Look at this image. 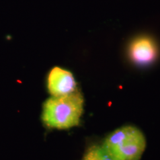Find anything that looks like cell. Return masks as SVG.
Wrapping results in <instances>:
<instances>
[{
    "label": "cell",
    "instance_id": "6da1fadb",
    "mask_svg": "<svg viewBox=\"0 0 160 160\" xmlns=\"http://www.w3.org/2000/svg\"><path fill=\"white\" fill-rule=\"evenodd\" d=\"M84 99L78 91L62 96H52L44 104L42 120L46 126L66 129L80 123Z\"/></svg>",
    "mask_w": 160,
    "mask_h": 160
},
{
    "label": "cell",
    "instance_id": "7a4b0ae2",
    "mask_svg": "<svg viewBox=\"0 0 160 160\" xmlns=\"http://www.w3.org/2000/svg\"><path fill=\"white\" fill-rule=\"evenodd\" d=\"M103 147L117 160H139L145 151L146 141L137 128L123 126L112 132Z\"/></svg>",
    "mask_w": 160,
    "mask_h": 160
},
{
    "label": "cell",
    "instance_id": "3957f363",
    "mask_svg": "<svg viewBox=\"0 0 160 160\" xmlns=\"http://www.w3.org/2000/svg\"><path fill=\"white\" fill-rule=\"evenodd\" d=\"M127 54L133 64L147 67L154 63L157 59L159 48L154 38L148 35H141L133 38L129 43Z\"/></svg>",
    "mask_w": 160,
    "mask_h": 160
},
{
    "label": "cell",
    "instance_id": "277c9868",
    "mask_svg": "<svg viewBox=\"0 0 160 160\" xmlns=\"http://www.w3.org/2000/svg\"><path fill=\"white\" fill-rule=\"evenodd\" d=\"M48 88L52 96H66L76 91V82L68 71L55 67L48 75Z\"/></svg>",
    "mask_w": 160,
    "mask_h": 160
},
{
    "label": "cell",
    "instance_id": "5b68a950",
    "mask_svg": "<svg viewBox=\"0 0 160 160\" xmlns=\"http://www.w3.org/2000/svg\"><path fill=\"white\" fill-rule=\"evenodd\" d=\"M83 160H118L103 146H93L87 152Z\"/></svg>",
    "mask_w": 160,
    "mask_h": 160
}]
</instances>
